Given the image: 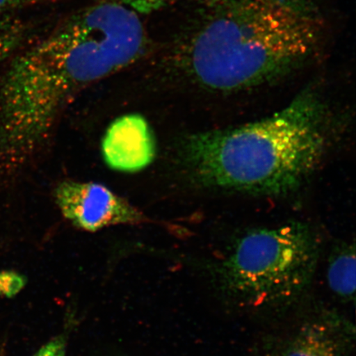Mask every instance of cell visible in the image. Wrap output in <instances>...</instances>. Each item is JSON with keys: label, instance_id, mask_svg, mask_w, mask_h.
Wrapping results in <instances>:
<instances>
[{"label": "cell", "instance_id": "cell-13", "mask_svg": "<svg viewBox=\"0 0 356 356\" xmlns=\"http://www.w3.org/2000/svg\"><path fill=\"white\" fill-rule=\"evenodd\" d=\"M28 1V0H0V11L6 8L17 6L22 3Z\"/></svg>", "mask_w": 356, "mask_h": 356}, {"label": "cell", "instance_id": "cell-8", "mask_svg": "<svg viewBox=\"0 0 356 356\" xmlns=\"http://www.w3.org/2000/svg\"><path fill=\"white\" fill-rule=\"evenodd\" d=\"M355 245L343 244L333 251L327 268V282L338 299L355 304Z\"/></svg>", "mask_w": 356, "mask_h": 356}, {"label": "cell", "instance_id": "cell-1", "mask_svg": "<svg viewBox=\"0 0 356 356\" xmlns=\"http://www.w3.org/2000/svg\"><path fill=\"white\" fill-rule=\"evenodd\" d=\"M147 46L139 16L117 0L83 8L17 56L0 87V171L26 163L80 92L136 63Z\"/></svg>", "mask_w": 356, "mask_h": 356}, {"label": "cell", "instance_id": "cell-3", "mask_svg": "<svg viewBox=\"0 0 356 356\" xmlns=\"http://www.w3.org/2000/svg\"><path fill=\"white\" fill-rule=\"evenodd\" d=\"M332 131L326 102L317 89L308 88L269 117L191 134L181 143L180 158L200 188L284 195L317 170Z\"/></svg>", "mask_w": 356, "mask_h": 356}, {"label": "cell", "instance_id": "cell-5", "mask_svg": "<svg viewBox=\"0 0 356 356\" xmlns=\"http://www.w3.org/2000/svg\"><path fill=\"white\" fill-rule=\"evenodd\" d=\"M54 197L65 219L87 232L149 221L143 212L127 200L97 182L62 181L56 186Z\"/></svg>", "mask_w": 356, "mask_h": 356}, {"label": "cell", "instance_id": "cell-6", "mask_svg": "<svg viewBox=\"0 0 356 356\" xmlns=\"http://www.w3.org/2000/svg\"><path fill=\"white\" fill-rule=\"evenodd\" d=\"M355 324L337 310L320 309L307 316L287 338L280 356H350Z\"/></svg>", "mask_w": 356, "mask_h": 356}, {"label": "cell", "instance_id": "cell-2", "mask_svg": "<svg viewBox=\"0 0 356 356\" xmlns=\"http://www.w3.org/2000/svg\"><path fill=\"white\" fill-rule=\"evenodd\" d=\"M323 30L314 0H211L178 40L172 63L204 90L245 91L304 66Z\"/></svg>", "mask_w": 356, "mask_h": 356}, {"label": "cell", "instance_id": "cell-7", "mask_svg": "<svg viewBox=\"0 0 356 356\" xmlns=\"http://www.w3.org/2000/svg\"><path fill=\"white\" fill-rule=\"evenodd\" d=\"M101 150L106 165L113 170L138 172L154 162L157 141L143 115L130 113L110 124L102 138Z\"/></svg>", "mask_w": 356, "mask_h": 356}, {"label": "cell", "instance_id": "cell-9", "mask_svg": "<svg viewBox=\"0 0 356 356\" xmlns=\"http://www.w3.org/2000/svg\"><path fill=\"white\" fill-rule=\"evenodd\" d=\"M21 29L10 22L0 21V61L15 50L21 39Z\"/></svg>", "mask_w": 356, "mask_h": 356}, {"label": "cell", "instance_id": "cell-4", "mask_svg": "<svg viewBox=\"0 0 356 356\" xmlns=\"http://www.w3.org/2000/svg\"><path fill=\"white\" fill-rule=\"evenodd\" d=\"M320 248L317 234L301 222L248 231L212 265L213 284L235 308L282 313L309 291Z\"/></svg>", "mask_w": 356, "mask_h": 356}, {"label": "cell", "instance_id": "cell-12", "mask_svg": "<svg viewBox=\"0 0 356 356\" xmlns=\"http://www.w3.org/2000/svg\"><path fill=\"white\" fill-rule=\"evenodd\" d=\"M136 13H149L159 10L172 0H118Z\"/></svg>", "mask_w": 356, "mask_h": 356}, {"label": "cell", "instance_id": "cell-11", "mask_svg": "<svg viewBox=\"0 0 356 356\" xmlns=\"http://www.w3.org/2000/svg\"><path fill=\"white\" fill-rule=\"evenodd\" d=\"M68 336L61 333L44 344L33 356H66Z\"/></svg>", "mask_w": 356, "mask_h": 356}, {"label": "cell", "instance_id": "cell-10", "mask_svg": "<svg viewBox=\"0 0 356 356\" xmlns=\"http://www.w3.org/2000/svg\"><path fill=\"white\" fill-rule=\"evenodd\" d=\"M26 280L15 271L0 273V293L10 297L19 293L25 286Z\"/></svg>", "mask_w": 356, "mask_h": 356}]
</instances>
